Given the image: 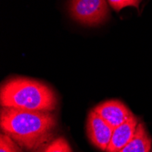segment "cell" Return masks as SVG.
Instances as JSON below:
<instances>
[{
  "label": "cell",
  "mask_w": 152,
  "mask_h": 152,
  "mask_svg": "<svg viewBox=\"0 0 152 152\" xmlns=\"http://www.w3.org/2000/svg\"><path fill=\"white\" fill-rule=\"evenodd\" d=\"M57 125V117L51 111L1 108L2 132L28 152H35L52 140Z\"/></svg>",
  "instance_id": "obj_1"
},
{
  "label": "cell",
  "mask_w": 152,
  "mask_h": 152,
  "mask_svg": "<svg viewBox=\"0 0 152 152\" xmlns=\"http://www.w3.org/2000/svg\"><path fill=\"white\" fill-rule=\"evenodd\" d=\"M0 104L1 107L53 111L57 108L58 99L53 89L43 82L14 77L1 85Z\"/></svg>",
  "instance_id": "obj_2"
},
{
  "label": "cell",
  "mask_w": 152,
  "mask_h": 152,
  "mask_svg": "<svg viewBox=\"0 0 152 152\" xmlns=\"http://www.w3.org/2000/svg\"><path fill=\"white\" fill-rule=\"evenodd\" d=\"M67 11L73 20L87 26L104 24L110 13L107 0H69Z\"/></svg>",
  "instance_id": "obj_3"
},
{
  "label": "cell",
  "mask_w": 152,
  "mask_h": 152,
  "mask_svg": "<svg viewBox=\"0 0 152 152\" xmlns=\"http://www.w3.org/2000/svg\"><path fill=\"white\" fill-rule=\"evenodd\" d=\"M113 130L94 110L89 112L87 119V136L95 148L101 151H106L111 140Z\"/></svg>",
  "instance_id": "obj_4"
},
{
  "label": "cell",
  "mask_w": 152,
  "mask_h": 152,
  "mask_svg": "<svg viewBox=\"0 0 152 152\" xmlns=\"http://www.w3.org/2000/svg\"><path fill=\"white\" fill-rule=\"evenodd\" d=\"M93 110L113 129L133 116L128 107L119 100H107L96 106Z\"/></svg>",
  "instance_id": "obj_5"
},
{
  "label": "cell",
  "mask_w": 152,
  "mask_h": 152,
  "mask_svg": "<svg viewBox=\"0 0 152 152\" xmlns=\"http://www.w3.org/2000/svg\"><path fill=\"white\" fill-rule=\"evenodd\" d=\"M139 120L133 115L127 121L113 130L111 140L106 152H118L125 147L134 137L139 125Z\"/></svg>",
  "instance_id": "obj_6"
},
{
  "label": "cell",
  "mask_w": 152,
  "mask_h": 152,
  "mask_svg": "<svg viewBox=\"0 0 152 152\" xmlns=\"http://www.w3.org/2000/svg\"><path fill=\"white\" fill-rule=\"evenodd\" d=\"M152 140L144 124L140 122L131 140L118 152H151Z\"/></svg>",
  "instance_id": "obj_7"
},
{
  "label": "cell",
  "mask_w": 152,
  "mask_h": 152,
  "mask_svg": "<svg viewBox=\"0 0 152 152\" xmlns=\"http://www.w3.org/2000/svg\"><path fill=\"white\" fill-rule=\"evenodd\" d=\"M35 152H73L68 141L64 137H55Z\"/></svg>",
  "instance_id": "obj_8"
},
{
  "label": "cell",
  "mask_w": 152,
  "mask_h": 152,
  "mask_svg": "<svg viewBox=\"0 0 152 152\" xmlns=\"http://www.w3.org/2000/svg\"><path fill=\"white\" fill-rule=\"evenodd\" d=\"M0 152H23V148L5 133L0 135Z\"/></svg>",
  "instance_id": "obj_9"
},
{
  "label": "cell",
  "mask_w": 152,
  "mask_h": 152,
  "mask_svg": "<svg viewBox=\"0 0 152 152\" xmlns=\"http://www.w3.org/2000/svg\"><path fill=\"white\" fill-rule=\"evenodd\" d=\"M141 1L142 0H107L110 7L117 12H119L121 9L127 7H134L139 8Z\"/></svg>",
  "instance_id": "obj_10"
},
{
  "label": "cell",
  "mask_w": 152,
  "mask_h": 152,
  "mask_svg": "<svg viewBox=\"0 0 152 152\" xmlns=\"http://www.w3.org/2000/svg\"><path fill=\"white\" fill-rule=\"evenodd\" d=\"M151 152H152V150H151Z\"/></svg>",
  "instance_id": "obj_11"
}]
</instances>
